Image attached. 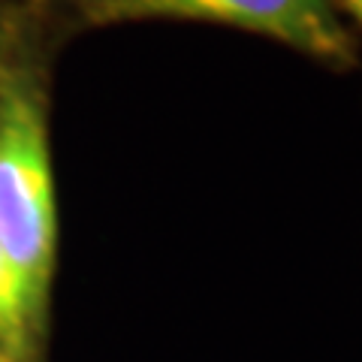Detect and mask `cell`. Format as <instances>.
<instances>
[{"label": "cell", "instance_id": "5", "mask_svg": "<svg viewBox=\"0 0 362 362\" xmlns=\"http://www.w3.org/2000/svg\"><path fill=\"white\" fill-rule=\"evenodd\" d=\"M0 362H13V359H9L6 354H0Z\"/></svg>", "mask_w": 362, "mask_h": 362}, {"label": "cell", "instance_id": "3", "mask_svg": "<svg viewBox=\"0 0 362 362\" xmlns=\"http://www.w3.org/2000/svg\"><path fill=\"white\" fill-rule=\"evenodd\" d=\"M42 329V317L33 311L16 266L0 245V354L13 362H30Z\"/></svg>", "mask_w": 362, "mask_h": 362}, {"label": "cell", "instance_id": "4", "mask_svg": "<svg viewBox=\"0 0 362 362\" xmlns=\"http://www.w3.org/2000/svg\"><path fill=\"white\" fill-rule=\"evenodd\" d=\"M341 6L362 25V0H341Z\"/></svg>", "mask_w": 362, "mask_h": 362}, {"label": "cell", "instance_id": "1", "mask_svg": "<svg viewBox=\"0 0 362 362\" xmlns=\"http://www.w3.org/2000/svg\"><path fill=\"white\" fill-rule=\"evenodd\" d=\"M0 245L33 311L45 317L58 251V214L45 115L28 85L0 88Z\"/></svg>", "mask_w": 362, "mask_h": 362}, {"label": "cell", "instance_id": "2", "mask_svg": "<svg viewBox=\"0 0 362 362\" xmlns=\"http://www.w3.org/2000/svg\"><path fill=\"white\" fill-rule=\"evenodd\" d=\"M97 21L194 18L251 30L335 66H354L356 52L329 0H97Z\"/></svg>", "mask_w": 362, "mask_h": 362}]
</instances>
